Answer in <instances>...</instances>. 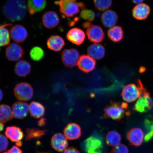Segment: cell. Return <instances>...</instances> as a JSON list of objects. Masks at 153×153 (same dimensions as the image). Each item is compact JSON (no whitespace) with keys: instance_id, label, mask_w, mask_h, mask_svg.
Listing matches in <instances>:
<instances>
[{"instance_id":"1","label":"cell","mask_w":153,"mask_h":153,"mask_svg":"<svg viewBox=\"0 0 153 153\" xmlns=\"http://www.w3.org/2000/svg\"><path fill=\"white\" fill-rule=\"evenodd\" d=\"M27 4L24 0H7L3 7V13L9 20L13 22H19L26 16Z\"/></svg>"},{"instance_id":"2","label":"cell","mask_w":153,"mask_h":153,"mask_svg":"<svg viewBox=\"0 0 153 153\" xmlns=\"http://www.w3.org/2000/svg\"><path fill=\"white\" fill-rule=\"evenodd\" d=\"M127 110L125 103L112 102L105 108V115L113 120H120L128 114Z\"/></svg>"},{"instance_id":"3","label":"cell","mask_w":153,"mask_h":153,"mask_svg":"<svg viewBox=\"0 0 153 153\" xmlns=\"http://www.w3.org/2000/svg\"><path fill=\"white\" fill-rule=\"evenodd\" d=\"M144 88L139 81L137 85L135 84L127 85L124 87L122 91V98L126 102H134L137 100L140 97L141 93Z\"/></svg>"},{"instance_id":"4","label":"cell","mask_w":153,"mask_h":153,"mask_svg":"<svg viewBox=\"0 0 153 153\" xmlns=\"http://www.w3.org/2000/svg\"><path fill=\"white\" fill-rule=\"evenodd\" d=\"M59 7L60 12L67 17H72L79 12V3L76 0H59L55 2Z\"/></svg>"},{"instance_id":"5","label":"cell","mask_w":153,"mask_h":153,"mask_svg":"<svg viewBox=\"0 0 153 153\" xmlns=\"http://www.w3.org/2000/svg\"><path fill=\"white\" fill-rule=\"evenodd\" d=\"M103 143L102 139L97 135L88 137L82 143V150L87 153H102Z\"/></svg>"},{"instance_id":"6","label":"cell","mask_w":153,"mask_h":153,"mask_svg":"<svg viewBox=\"0 0 153 153\" xmlns=\"http://www.w3.org/2000/svg\"><path fill=\"white\" fill-rule=\"evenodd\" d=\"M153 107V100L150 94L144 88L135 103L134 109L137 112L143 113L149 111Z\"/></svg>"},{"instance_id":"7","label":"cell","mask_w":153,"mask_h":153,"mask_svg":"<svg viewBox=\"0 0 153 153\" xmlns=\"http://www.w3.org/2000/svg\"><path fill=\"white\" fill-rule=\"evenodd\" d=\"M14 93L15 96L18 100L26 101L30 100L32 98L33 90L30 84L22 82L15 86Z\"/></svg>"},{"instance_id":"8","label":"cell","mask_w":153,"mask_h":153,"mask_svg":"<svg viewBox=\"0 0 153 153\" xmlns=\"http://www.w3.org/2000/svg\"><path fill=\"white\" fill-rule=\"evenodd\" d=\"M79 57V51L75 49H65L62 52L63 64L68 68H73L76 66Z\"/></svg>"},{"instance_id":"9","label":"cell","mask_w":153,"mask_h":153,"mask_svg":"<svg viewBox=\"0 0 153 153\" xmlns=\"http://www.w3.org/2000/svg\"><path fill=\"white\" fill-rule=\"evenodd\" d=\"M22 48L16 43H12L7 48L5 55L7 58L11 62H16L20 60L24 55Z\"/></svg>"},{"instance_id":"10","label":"cell","mask_w":153,"mask_h":153,"mask_svg":"<svg viewBox=\"0 0 153 153\" xmlns=\"http://www.w3.org/2000/svg\"><path fill=\"white\" fill-rule=\"evenodd\" d=\"M89 41L94 43L101 42L104 39L105 33L102 28L97 25H91L86 31Z\"/></svg>"},{"instance_id":"11","label":"cell","mask_w":153,"mask_h":153,"mask_svg":"<svg viewBox=\"0 0 153 153\" xmlns=\"http://www.w3.org/2000/svg\"><path fill=\"white\" fill-rule=\"evenodd\" d=\"M5 133L7 138L16 143L17 146H20L22 145L24 134L20 128L15 126H10L7 128Z\"/></svg>"},{"instance_id":"12","label":"cell","mask_w":153,"mask_h":153,"mask_svg":"<svg viewBox=\"0 0 153 153\" xmlns=\"http://www.w3.org/2000/svg\"><path fill=\"white\" fill-rule=\"evenodd\" d=\"M68 140L64 134L61 133L55 134L51 139V146L57 152H64L68 148Z\"/></svg>"},{"instance_id":"13","label":"cell","mask_w":153,"mask_h":153,"mask_svg":"<svg viewBox=\"0 0 153 153\" xmlns=\"http://www.w3.org/2000/svg\"><path fill=\"white\" fill-rule=\"evenodd\" d=\"M96 65L94 59L89 55H83L80 57L77 65L82 71L89 73L94 69Z\"/></svg>"},{"instance_id":"14","label":"cell","mask_w":153,"mask_h":153,"mask_svg":"<svg viewBox=\"0 0 153 153\" xmlns=\"http://www.w3.org/2000/svg\"><path fill=\"white\" fill-rule=\"evenodd\" d=\"M10 34L12 39L17 43H22L25 41L28 35L26 28L20 25L13 26L10 30Z\"/></svg>"},{"instance_id":"15","label":"cell","mask_w":153,"mask_h":153,"mask_svg":"<svg viewBox=\"0 0 153 153\" xmlns=\"http://www.w3.org/2000/svg\"><path fill=\"white\" fill-rule=\"evenodd\" d=\"M66 38L69 41L77 45H81L85 42V34L83 30L77 28H74L69 30Z\"/></svg>"},{"instance_id":"16","label":"cell","mask_w":153,"mask_h":153,"mask_svg":"<svg viewBox=\"0 0 153 153\" xmlns=\"http://www.w3.org/2000/svg\"><path fill=\"white\" fill-rule=\"evenodd\" d=\"M127 139L132 145L139 146L145 141V134L143 130L139 128H133L127 134Z\"/></svg>"},{"instance_id":"17","label":"cell","mask_w":153,"mask_h":153,"mask_svg":"<svg viewBox=\"0 0 153 153\" xmlns=\"http://www.w3.org/2000/svg\"><path fill=\"white\" fill-rule=\"evenodd\" d=\"M150 6L145 3L137 4L134 7L132 14L134 18L139 20H144L148 18L150 14Z\"/></svg>"},{"instance_id":"18","label":"cell","mask_w":153,"mask_h":153,"mask_svg":"<svg viewBox=\"0 0 153 153\" xmlns=\"http://www.w3.org/2000/svg\"><path fill=\"white\" fill-rule=\"evenodd\" d=\"M64 133L68 140H75L79 139L81 136V129L78 124L71 123L68 124L65 127Z\"/></svg>"},{"instance_id":"19","label":"cell","mask_w":153,"mask_h":153,"mask_svg":"<svg viewBox=\"0 0 153 153\" xmlns=\"http://www.w3.org/2000/svg\"><path fill=\"white\" fill-rule=\"evenodd\" d=\"M118 20V15L113 10H108L103 13L101 17L102 23L106 28H112L117 23Z\"/></svg>"},{"instance_id":"20","label":"cell","mask_w":153,"mask_h":153,"mask_svg":"<svg viewBox=\"0 0 153 153\" xmlns=\"http://www.w3.org/2000/svg\"><path fill=\"white\" fill-rule=\"evenodd\" d=\"M60 22L59 17L56 12L48 11L44 14L42 22L44 26L48 29L54 28L58 25Z\"/></svg>"},{"instance_id":"21","label":"cell","mask_w":153,"mask_h":153,"mask_svg":"<svg viewBox=\"0 0 153 153\" xmlns=\"http://www.w3.org/2000/svg\"><path fill=\"white\" fill-rule=\"evenodd\" d=\"M12 111L15 118L22 119L27 116L29 108L28 105L26 103L19 101L13 104Z\"/></svg>"},{"instance_id":"22","label":"cell","mask_w":153,"mask_h":153,"mask_svg":"<svg viewBox=\"0 0 153 153\" xmlns=\"http://www.w3.org/2000/svg\"><path fill=\"white\" fill-rule=\"evenodd\" d=\"M87 53L95 60H101L105 56V49L104 46L101 44L94 43L88 47Z\"/></svg>"},{"instance_id":"23","label":"cell","mask_w":153,"mask_h":153,"mask_svg":"<svg viewBox=\"0 0 153 153\" xmlns=\"http://www.w3.org/2000/svg\"><path fill=\"white\" fill-rule=\"evenodd\" d=\"M47 45L48 48L51 50L59 51L62 50L64 46L65 42L61 36L53 35L48 39Z\"/></svg>"},{"instance_id":"24","label":"cell","mask_w":153,"mask_h":153,"mask_svg":"<svg viewBox=\"0 0 153 153\" xmlns=\"http://www.w3.org/2000/svg\"><path fill=\"white\" fill-rule=\"evenodd\" d=\"M46 4V0H28V10L30 15H34L43 10Z\"/></svg>"},{"instance_id":"25","label":"cell","mask_w":153,"mask_h":153,"mask_svg":"<svg viewBox=\"0 0 153 153\" xmlns=\"http://www.w3.org/2000/svg\"><path fill=\"white\" fill-rule=\"evenodd\" d=\"M31 67L29 63L25 60L19 61L15 65V71L17 75L25 77L30 74Z\"/></svg>"},{"instance_id":"26","label":"cell","mask_w":153,"mask_h":153,"mask_svg":"<svg viewBox=\"0 0 153 153\" xmlns=\"http://www.w3.org/2000/svg\"><path fill=\"white\" fill-rule=\"evenodd\" d=\"M108 37L111 41L114 43H118L123 39L124 31L120 26H114L109 29L108 31Z\"/></svg>"},{"instance_id":"27","label":"cell","mask_w":153,"mask_h":153,"mask_svg":"<svg viewBox=\"0 0 153 153\" xmlns=\"http://www.w3.org/2000/svg\"><path fill=\"white\" fill-rule=\"evenodd\" d=\"M30 115L36 118H39L43 116L45 112V107L39 102L32 101L29 106Z\"/></svg>"},{"instance_id":"28","label":"cell","mask_w":153,"mask_h":153,"mask_svg":"<svg viewBox=\"0 0 153 153\" xmlns=\"http://www.w3.org/2000/svg\"><path fill=\"white\" fill-rule=\"evenodd\" d=\"M105 140L108 145L114 148L121 144L122 137L117 131H112L107 134Z\"/></svg>"},{"instance_id":"29","label":"cell","mask_w":153,"mask_h":153,"mask_svg":"<svg viewBox=\"0 0 153 153\" xmlns=\"http://www.w3.org/2000/svg\"><path fill=\"white\" fill-rule=\"evenodd\" d=\"M13 111L8 105L2 104L0 106V120L2 123L9 121L13 118Z\"/></svg>"},{"instance_id":"30","label":"cell","mask_w":153,"mask_h":153,"mask_svg":"<svg viewBox=\"0 0 153 153\" xmlns=\"http://www.w3.org/2000/svg\"><path fill=\"white\" fill-rule=\"evenodd\" d=\"M11 24H4L1 26V46L8 45L10 42V32L7 28Z\"/></svg>"},{"instance_id":"31","label":"cell","mask_w":153,"mask_h":153,"mask_svg":"<svg viewBox=\"0 0 153 153\" xmlns=\"http://www.w3.org/2000/svg\"><path fill=\"white\" fill-rule=\"evenodd\" d=\"M93 2L96 9L100 11L108 10L112 4V0H93Z\"/></svg>"},{"instance_id":"32","label":"cell","mask_w":153,"mask_h":153,"mask_svg":"<svg viewBox=\"0 0 153 153\" xmlns=\"http://www.w3.org/2000/svg\"><path fill=\"white\" fill-rule=\"evenodd\" d=\"M30 58L34 61H39L43 58L45 52L43 50L39 47H35L32 48L30 51Z\"/></svg>"},{"instance_id":"33","label":"cell","mask_w":153,"mask_h":153,"mask_svg":"<svg viewBox=\"0 0 153 153\" xmlns=\"http://www.w3.org/2000/svg\"><path fill=\"white\" fill-rule=\"evenodd\" d=\"M146 133L145 134V141H150L153 137V122L149 119H146L144 122Z\"/></svg>"},{"instance_id":"34","label":"cell","mask_w":153,"mask_h":153,"mask_svg":"<svg viewBox=\"0 0 153 153\" xmlns=\"http://www.w3.org/2000/svg\"><path fill=\"white\" fill-rule=\"evenodd\" d=\"M45 131L36 129H29L27 131L26 139L38 138L45 134Z\"/></svg>"},{"instance_id":"35","label":"cell","mask_w":153,"mask_h":153,"mask_svg":"<svg viewBox=\"0 0 153 153\" xmlns=\"http://www.w3.org/2000/svg\"><path fill=\"white\" fill-rule=\"evenodd\" d=\"M80 16L84 20L90 22L94 20L95 15V13L91 10L85 9L80 13Z\"/></svg>"},{"instance_id":"36","label":"cell","mask_w":153,"mask_h":153,"mask_svg":"<svg viewBox=\"0 0 153 153\" xmlns=\"http://www.w3.org/2000/svg\"><path fill=\"white\" fill-rule=\"evenodd\" d=\"M0 150L1 152L6 151L9 146V141L7 137L1 134L0 136Z\"/></svg>"},{"instance_id":"37","label":"cell","mask_w":153,"mask_h":153,"mask_svg":"<svg viewBox=\"0 0 153 153\" xmlns=\"http://www.w3.org/2000/svg\"><path fill=\"white\" fill-rule=\"evenodd\" d=\"M113 153H129V150L126 145L121 143L114 148Z\"/></svg>"},{"instance_id":"38","label":"cell","mask_w":153,"mask_h":153,"mask_svg":"<svg viewBox=\"0 0 153 153\" xmlns=\"http://www.w3.org/2000/svg\"><path fill=\"white\" fill-rule=\"evenodd\" d=\"M3 153H23L21 149L18 146H13L9 149V150L6 151Z\"/></svg>"},{"instance_id":"39","label":"cell","mask_w":153,"mask_h":153,"mask_svg":"<svg viewBox=\"0 0 153 153\" xmlns=\"http://www.w3.org/2000/svg\"><path fill=\"white\" fill-rule=\"evenodd\" d=\"M63 153H81L77 149L74 148L67 149Z\"/></svg>"},{"instance_id":"40","label":"cell","mask_w":153,"mask_h":153,"mask_svg":"<svg viewBox=\"0 0 153 153\" xmlns=\"http://www.w3.org/2000/svg\"><path fill=\"white\" fill-rule=\"evenodd\" d=\"M46 120L44 118H41L38 122V125L39 126H43L45 124Z\"/></svg>"},{"instance_id":"41","label":"cell","mask_w":153,"mask_h":153,"mask_svg":"<svg viewBox=\"0 0 153 153\" xmlns=\"http://www.w3.org/2000/svg\"><path fill=\"white\" fill-rule=\"evenodd\" d=\"M91 22H86L82 24V26L84 28H89L90 27L91 25Z\"/></svg>"},{"instance_id":"42","label":"cell","mask_w":153,"mask_h":153,"mask_svg":"<svg viewBox=\"0 0 153 153\" xmlns=\"http://www.w3.org/2000/svg\"><path fill=\"white\" fill-rule=\"evenodd\" d=\"M131 1L135 4H139L142 3L144 0H131Z\"/></svg>"},{"instance_id":"43","label":"cell","mask_w":153,"mask_h":153,"mask_svg":"<svg viewBox=\"0 0 153 153\" xmlns=\"http://www.w3.org/2000/svg\"><path fill=\"white\" fill-rule=\"evenodd\" d=\"M4 128V125L3 123L1 122V125H0V130H1V131H3Z\"/></svg>"},{"instance_id":"44","label":"cell","mask_w":153,"mask_h":153,"mask_svg":"<svg viewBox=\"0 0 153 153\" xmlns=\"http://www.w3.org/2000/svg\"><path fill=\"white\" fill-rule=\"evenodd\" d=\"M3 98V93L2 91H1V100Z\"/></svg>"},{"instance_id":"45","label":"cell","mask_w":153,"mask_h":153,"mask_svg":"<svg viewBox=\"0 0 153 153\" xmlns=\"http://www.w3.org/2000/svg\"><path fill=\"white\" fill-rule=\"evenodd\" d=\"M108 153L105 152V153Z\"/></svg>"}]
</instances>
